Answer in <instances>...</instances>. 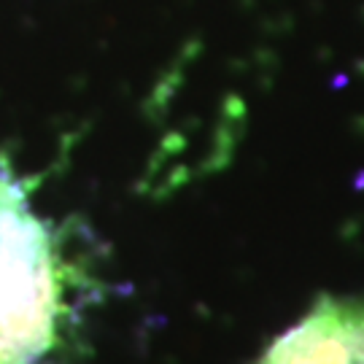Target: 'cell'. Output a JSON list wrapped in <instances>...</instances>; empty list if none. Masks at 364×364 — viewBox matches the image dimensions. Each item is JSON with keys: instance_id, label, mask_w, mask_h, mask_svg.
Masks as SVG:
<instances>
[{"instance_id": "6da1fadb", "label": "cell", "mask_w": 364, "mask_h": 364, "mask_svg": "<svg viewBox=\"0 0 364 364\" xmlns=\"http://www.w3.org/2000/svg\"><path fill=\"white\" fill-rule=\"evenodd\" d=\"M63 240L27 189L0 168V364H43L65 332Z\"/></svg>"}, {"instance_id": "7a4b0ae2", "label": "cell", "mask_w": 364, "mask_h": 364, "mask_svg": "<svg viewBox=\"0 0 364 364\" xmlns=\"http://www.w3.org/2000/svg\"><path fill=\"white\" fill-rule=\"evenodd\" d=\"M259 364H364V297L318 299Z\"/></svg>"}]
</instances>
